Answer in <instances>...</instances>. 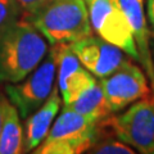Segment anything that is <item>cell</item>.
<instances>
[{"instance_id": "1", "label": "cell", "mask_w": 154, "mask_h": 154, "mask_svg": "<svg viewBox=\"0 0 154 154\" xmlns=\"http://www.w3.org/2000/svg\"><path fill=\"white\" fill-rule=\"evenodd\" d=\"M48 53L45 37L22 17L0 37V82H18L41 63Z\"/></svg>"}, {"instance_id": "2", "label": "cell", "mask_w": 154, "mask_h": 154, "mask_svg": "<svg viewBox=\"0 0 154 154\" xmlns=\"http://www.w3.org/2000/svg\"><path fill=\"white\" fill-rule=\"evenodd\" d=\"M50 45L72 44L93 33L85 0H49L28 17Z\"/></svg>"}, {"instance_id": "3", "label": "cell", "mask_w": 154, "mask_h": 154, "mask_svg": "<svg viewBox=\"0 0 154 154\" xmlns=\"http://www.w3.org/2000/svg\"><path fill=\"white\" fill-rule=\"evenodd\" d=\"M98 135L99 123L63 107L45 139L32 153L81 154L88 152L98 139Z\"/></svg>"}, {"instance_id": "4", "label": "cell", "mask_w": 154, "mask_h": 154, "mask_svg": "<svg viewBox=\"0 0 154 154\" xmlns=\"http://www.w3.org/2000/svg\"><path fill=\"white\" fill-rule=\"evenodd\" d=\"M119 140L143 154H154V95L128 105L123 113L102 121Z\"/></svg>"}, {"instance_id": "5", "label": "cell", "mask_w": 154, "mask_h": 154, "mask_svg": "<svg viewBox=\"0 0 154 154\" xmlns=\"http://www.w3.org/2000/svg\"><path fill=\"white\" fill-rule=\"evenodd\" d=\"M57 79V60L54 46L30 75L18 82H8L5 94L16 105L21 118H27L49 98Z\"/></svg>"}, {"instance_id": "6", "label": "cell", "mask_w": 154, "mask_h": 154, "mask_svg": "<svg viewBox=\"0 0 154 154\" xmlns=\"http://www.w3.org/2000/svg\"><path fill=\"white\" fill-rule=\"evenodd\" d=\"M93 31L109 44L139 60V51L131 27L122 11L113 0H85Z\"/></svg>"}, {"instance_id": "7", "label": "cell", "mask_w": 154, "mask_h": 154, "mask_svg": "<svg viewBox=\"0 0 154 154\" xmlns=\"http://www.w3.org/2000/svg\"><path fill=\"white\" fill-rule=\"evenodd\" d=\"M110 113H118L145 96L153 95L144 71L131 60L104 79H99Z\"/></svg>"}, {"instance_id": "8", "label": "cell", "mask_w": 154, "mask_h": 154, "mask_svg": "<svg viewBox=\"0 0 154 154\" xmlns=\"http://www.w3.org/2000/svg\"><path fill=\"white\" fill-rule=\"evenodd\" d=\"M69 46L81 64L96 79H104L112 75L130 60L126 57L127 54L119 48L109 44L100 36H94L93 33L72 42Z\"/></svg>"}, {"instance_id": "9", "label": "cell", "mask_w": 154, "mask_h": 154, "mask_svg": "<svg viewBox=\"0 0 154 154\" xmlns=\"http://www.w3.org/2000/svg\"><path fill=\"white\" fill-rule=\"evenodd\" d=\"M53 46L57 60V86L59 89L63 104H66L95 76L81 64L69 44Z\"/></svg>"}, {"instance_id": "10", "label": "cell", "mask_w": 154, "mask_h": 154, "mask_svg": "<svg viewBox=\"0 0 154 154\" xmlns=\"http://www.w3.org/2000/svg\"><path fill=\"white\" fill-rule=\"evenodd\" d=\"M127 18L139 51V62L150 81L154 95V62L150 50V33L144 13V0H113Z\"/></svg>"}, {"instance_id": "11", "label": "cell", "mask_w": 154, "mask_h": 154, "mask_svg": "<svg viewBox=\"0 0 154 154\" xmlns=\"http://www.w3.org/2000/svg\"><path fill=\"white\" fill-rule=\"evenodd\" d=\"M60 104L62 96L55 85L46 102L26 118L23 132V152H32L41 144L59 112Z\"/></svg>"}, {"instance_id": "12", "label": "cell", "mask_w": 154, "mask_h": 154, "mask_svg": "<svg viewBox=\"0 0 154 154\" xmlns=\"http://www.w3.org/2000/svg\"><path fill=\"white\" fill-rule=\"evenodd\" d=\"M63 107L75 110L76 113L96 123H100L103 119L112 114L105 103L99 79L96 77H94L88 85H85Z\"/></svg>"}, {"instance_id": "13", "label": "cell", "mask_w": 154, "mask_h": 154, "mask_svg": "<svg viewBox=\"0 0 154 154\" xmlns=\"http://www.w3.org/2000/svg\"><path fill=\"white\" fill-rule=\"evenodd\" d=\"M2 109V134H0V154H18L23 152V130L21 116L11 100L0 94Z\"/></svg>"}, {"instance_id": "14", "label": "cell", "mask_w": 154, "mask_h": 154, "mask_svg": "<svg viewBox=\"0 0 154 154\" xmlns=\"http://www.w3.org/2000/svg\"><path fill=\"white\" fill-rule=\"evenodd\" d=\"M90 154H134L135 150L132 146L127 145L126 143L112 135H102L99 128V135L95 143L91 145L88 152Z\"/></svg>"}, {"instance_id": "15", "label": "cell", "mask_w": 154, "mask_h": 154, "mask_svg": "<svg viewBox=\"0 0 154 154\" xmlns=\"http://www.w3.org/2000/svg\"><path fill=\"white\" fill-rule=\"evenodd\" d=\"M22 17L23 11L18 0H0V37Z\"/></svg>"}, {"instance_id": "16", "label": "cell", "mask_w": 154, "mask_h": 154, "mask_svg": "<svg viewBox=\"0 0 154 154\" xmlns=\"http://www.w3.org/2000/svg\"><path fill=\"white\" fill-rule=\"evenodd\" d=\"M49 2V0H18L19 5L23 11V17H28L38 11L42 5Z\"/></svg>"}, {"instance_id": "17", "label": "cell", "mask_w": 154, "mask_h": 154, "mask_svg": "<svg viewBox=\"0 0 154 154\" xmlns=\"http://www.w3.org/2000/svg\"><path fill=\"white\" fill-rule=\"evenodd\" d=\"M146 9L149 22H150V26L154 30V0H146Z\"/></svg>"}, {"instance_id": "18", "label": "cell", "mask_w": 154, "mask_h": 154, "mask_svg": "<svg viewBox=\"0 0 154 154\" xmlns=\"http://www.w3.org/2000/svg\"><path fill=\"white\" fill-rule=\"evenodd\" d=\"M0 134H2V109H0Z\"/></svg>"}]
</instances>
